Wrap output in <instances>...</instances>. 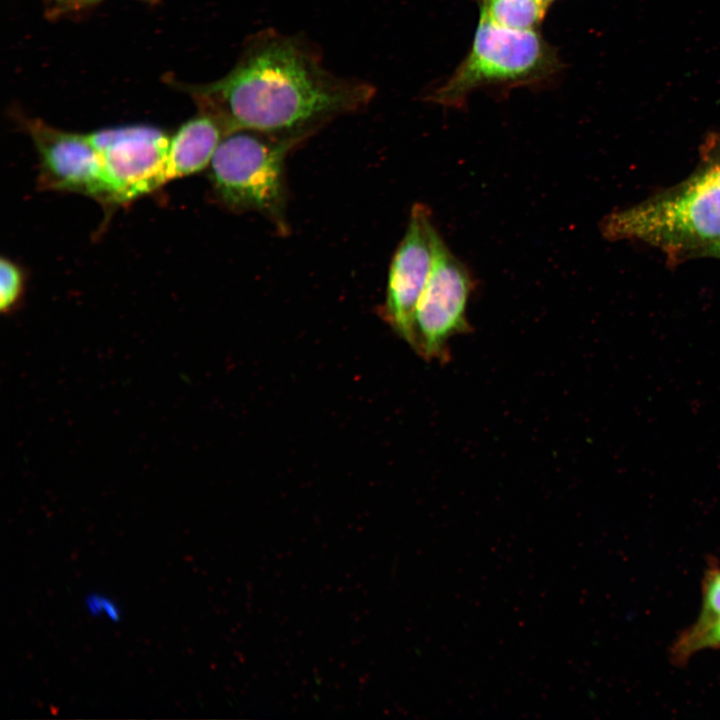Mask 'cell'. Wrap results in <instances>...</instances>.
Instances as JSON below:
<instances>
[{"label":"cell","instance_id":"obj_1","mask_svg":"<svg viewBox=\"0 0 720 720\" xmlns=\"http://www.w3.org/2000/svg\"><path fill=\"white\" fill-rule=\"evenodd\" d=\"M181 88L226 134L252 130L297 144L365 110L376 94L370 82L330 71L320 47L304 34L274 28L249 35L222 78Z\"/></svg>","mask_w":720,"mask_h":720},{"label":"cell","instance_id":"obj_2","mask_svg":"<svg viewBox=\"0 0 720 720\" xmlns=\"http://www.w3.org/2000/svg\"><path fill=\"white\" fill-rule=\"evenodd\" d=\"M609 240H639L672 259L700 255L720 240V187L704 172L677 188L609 214L601 224Z\"/></svg>","mask_w":720,"mask_h":720},{"label":"cell","instance_id":"obj_3","mask_svg":"<svg viewBox=\"0 0 720 720\" xmlns=\"http://www.w3.org/2000/svg\"><path fill=\"white\" fill-rule=\"evenodd\" d=\"M296 145L252 130L225 134L208 166L214 200L232 212L260 213L285 231L284 160Z\"/></svg>","mask_w":720,"mask_h":720},{"label":"cell","instance_id":"obj_4","mask_svg":"<svg viewBox=\"0 0 720 720\" xmlns=\"http://www.w3.org/2000/svg\"><path fill=\"white\" fill-rule=\"evenodd\" d=\"M554 66L551 48L533 29L505 28L480 14L469 54L430 99L457 106L480 86L536 80L550 73Z\"/></svg>","mask_w":720,"mask_h":720},{"label":"cell","instance_id":"obj_5","mask_svg":"<svg viewBox=\"0 0 720 720\" xmlns=\"http://www.w3.org/2000/svg\"><path fill=\"white\" fill-rule=\"evenodd\" d=\"M473 287L469 269L439 235L432 268L414 315L412 348L425 360L447 362L451 338L471 331L466 312Z\"/></svg>","mask_w":720,"mask_h":720},{"label":"cell","instance_id":"obj_6","mask_svg":"<svg viewBox=\"0 0 720 720\" xmlns=\"http://www.w3.org/2000/svg\"><path fill=\"white\" fill-rule=\"evenodd\" d=\"M15 119L30 136L39 161V190L78 193L93 198L105 211L115 202L100 156L87 134L64 131L15 111Z\"/></svg>","mask_w":720,"mask_h":720},{"label":"cell","instance_id":"obj_7","mask_svg":"<svg viewBox=\"0 0 720 720\" xmlns=\"http://www.w3.org/2000/svg\"><path fill=\"white\" fill-rule=\"evenodd\" d=\"M97 150L117 206L151 194L167 182L170 136L146 124L103 128L88 133Z\"/></svg>","mask_w":720,"mask_h":720},{"label":"cell","instance_id":"obj_8","mask_svg":"<svg viewBox=\"0 0 720 720\" xmlns=\"http://www.w3.org/2000/svg\"><path fill=\"white\" fill-rule=\"evenodd\" d=\"M439 235L429 207L415 203L405 234L391 260L381 313L411 347L414 344L415 310L432 268Z\"/></svg>","mask_w":720,"mask_h":720},{"label":"cell","instance_id":"obj_9","mask_svg":"<svg viewBox=\"0 0 720 720\" xmlns=\"http://www.w3.org/2000/svg\"><path fill=\"white\" fill-rule=\"evenodd\" d=\"M225 134L224 127L214 116L198 110L170 136L167 182L206 169Z\"/></svg>","mask_w":720,"mask_h":720},{"label":"cell","instance_id":"obj_10","mask_svg":"<svg viewBox=\"0 0 720 720\" xmlns=\"http://www.w3.org/2000/svg\"><path fill=\"white\" fill-rule=\"evenodd\" d=\"M542 0H484L481 14L495 24L515 30H530L543 18Z\"/></svg>","mask_w":720,"mask_h":720},{"label":"cell","instance_id":"obj_11","mask_svg":"<svg viewBox=\"0 0 720 720\" xmlns=\"http://www.w3.org/2000/svg\"><path fill=\"white\" fill-rule=\"evenodd\" d=\"M720 649V616L695 621L673 642L670 657L675 665L686 664L694 655L706 650Z\"/></svg>","mask_w":720,"mask_h":720},{"label":"cell","instance_id":"obj_12","mask_svg":"<svg viewBox=\"0 0 720 720\" xmlns=\"http://www.w3.org/2000/svg\"><path fill=\"white\" fill-rule=\"evenodd\" d=\"M26 272L22 265L9 257L0 261V310L10 315L22 304L26 289Z\"/></svg>","mask_w":720,"mask_h":720},{"label":"cell","instance_id":"obj_13","mask_svg":"<svg viewBox=\"0 0 720 720\" xmlns=\"http://www.w3.org/2000/svg\"><path fill=\"white\" fill-rule=\"evenodd\" d=\"M701 595V609L696 621H707L720 616V567L711 566L706 569Z\"/></svg>","mask_w":720,"mask_h":720},{"label":"cell","instance_id":"obj_14","mask_svg":"<svg viewBox=\"0 0 720 720\" xmlns=\"http://www.w3.org/2000/svg\"><path fill=\"white\" fill-rule=\"evenodd\" d=\"M83 0H45L48 17L59 18L71 13L79 12Z\"/></svg>","mask_w":720,"mask_h":720},{"label":"cell","instance_id":"obj_15","mask_svg":"<svg viewBox=\"0 0 720 720\" xmlns=\"http://www.w3.org/2000/svg\"><path fill=\"white\" fill-rule=\"evenodd\" d=\"M87 608L94 615L105 613L112 620H117L119 616L117 606L110 600L98 595L90 596L87 599Z\"/></svg>","mask_w":720,"mask_h":720},{"label":"cell","instance_id":"obj_16","mask_svg":"<svg viewBox=\"0 0 720 720\" xmlns=\"http://www.w3.org/2000/svg\"><path fill=\"white\" fill-rule=\"evenodd\" d=\"M702 171L720 187V156L717 155L714 159L710 158L709 164Z\"/></svg>","mask_w":720,"mask_h":720},{"label":"cell","instance_id":"obj_17","mask_svg":"<svg viewBox=\"0 0 720 720\" xmlns=\"http://www.w3.org/2000/svg\"><path fill=\"white\" fill-rule=\"evenodd\" d=\"M700 255L711 256L720 259V240L707 247Z\"/></svg>","mask_w":720,"mask_h":720},{"label":"cell","instance_id":"obj_18","mask_svg":"<svg viewBox=\"0 0 720 720\" xmlns=\"http://www.w3.org/2000/svg\"><path fill=\"white\" fill-rule=\"evenodd\" d=\"M102 1H104V0H83L82 3H81V5H80L79 11L85 10V9H88V8H91V7H93L94 5H96V4H98V3L102 2ZM142 1H146V2L153 3V2H155V1H157V0H142Z\"/></svg>","mask_w":720,"mask_h":720},{"label":"cell","instance_id":"obj_19","mask_svg":"<svg viewBox=\"0 0 720 720\" xmlns=\"http://www.w3.org/2000/svg\"><path fill=\"white\" fill-rule=\"evenodd\" d=\"M542 1H543L546 5H548V4H549L550 2H552L553 0H542Z\"/></svg>","mask_w":720,"mask_h":720}]
</instances>
